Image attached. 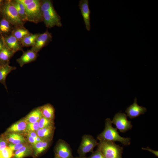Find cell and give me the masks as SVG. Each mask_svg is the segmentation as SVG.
Returning a JSON list of instances; mask_svg holds the SVG:
<instances>
[{
  "mask_svg": "<svg viewBox=\"0 0 158 158\" xmlns=\"http://www.w3.org/2000/svg\"><path fill=\"white\" fill-rule=\"evenodd\" d=\"M40 6L43 21L47 27L51 28L55 26H62L61 18L55 10L52 1L40 0Z\"/></svg>",
  "mask_w": 158,
  "mask_h": 158,
  "instance_id": "cell-1",
  "label": "cell"
},
{
  "mask_svg": "<svg viewBox=\"0 0 158 158\" xmlns=\"http://www.w3.org/2000/svg\"><path fill=\"white\" fill-rule=\"evenodd\" d=\"M105 128L103 131L97 136L99 140H104L112 142L118 141L124 145H128L130 143V138H125L121 136L117 129L112 126L111 120L107 118L105 120Z\"/></svg>",
  "mask_w": 158,
  "mask_h": 158,
  "instance_id": "cell-2",
  "label": "cell"
},
{
  "mask_svg": "<svg viewBox=\"0 0 158 158\" xmlns=\"http://www.w3.org/2000/svg\"><path fill=\"white\" fill-rule=\"evenodd\" d=\"M97 148L100 150L105 158H122L123 148L114 142L104 140H99Z\"/></svg>",
  "mask_w": 158,
  "mask_h": 158,
  "instance_id": "cell-3",
  "label": "cell"
},
{
  "mask_svg": "<svg viewBox=\"0 0 158 158\" xmlns=\"http://www.w3.org/2000/svg\"><path fill=\"white\" fill-rule=\"evenodd\" d=\"M1 16L8 19L14 28L24 26L25 23L19 16L16 8L11 3V0L4 1Z\"/></svg>",
  "mask_w": 158,
  "mask_h": 158,
  "instance_id": "cell-4",
  "label": "cell"
},
{
  "mask_svg": "<svg viewBox=\"0 0 158 158\" xmlns=\"http://www.w3.org/2000/svg\"><path fill=\"white\" fill-rule=\"evenodd\" d=\"M25 7L28 21L35 23L43 21L40 0H36Z\"/></svg>",
  "mask_w": 158,
  "mask_h": 158,
  "instance_id": "cell-5",
  "label": "cell"
},
{
  "mask_svg": "<svg viewBox=\"0 0 158 158\" xmlns=\"http://www.w3.org/2000/svg\"><path fill=\"white\" fill-rule=\"evenodd\" d=\"M97 140L92 135H85L82 138L78 150L79 157H85L86 154L93 152L94 148L97 146Z\"/></svg>",
  "mask_w": 158,
  "mask_h": 158,
  "instance_id": "cell-6",
  "label": "cell"
},
{
  "mask_svg": "<svg viewBox=\"0 0 158 158\" xmlns=\"http://www.w3.org/2000/svg\"><path fill=\"white\" fill-rule=\"evenodd\" d=\"M127 117L124 113L118 112L115 115L111 122L120 132L125 133L133 127L131 121L128 120Z\"/></svg>",
  "mask_w": 158,
  "mask_h": 158,
  "instance_id": "cell-7",
  "label": "cell"
},
{
  "mask_svg": "<svg viewBox=\"0 0 158 158\" xmlns=\"http://www.w3.org/2000/svg\"><path fill=\"white\" fill-rule=\"evenodd\" d=\"M52 40L51 34L48 30L43 33H39L34 45L30 49L37 53L43 47L47 46Z\"/></svg>",
  "mask_w": 158,
  "mask_h": 158,
  "instance_id": "cell-8",
  "label": "cell"
},
{
  "mask_svg": "<svg viewBox=\"0 0 158 158\" xmlns=\"http://www.w3.org/2000/svg\"><path fill=\"white\" fill-rule=\"evenodd\" d=\"M56 156L60 158H74L69 145L63 140H59L55 149Z\"/></svg>",
  "mask_w": 158,
  "mask_h": 158,
  "instance_id": "cell-9",
  "label": "cell"
},
{
  "mask_svg": "<svg viewBox=\"0 0 158 158\" xmlns=\"http://www.w3.org/2000/svg\"><path fill=\"white\" fill-rule=\"evenodd\" d=\"M147 111L145 107L138 104L137 98L135 97L133 104L127 108L125 112L127 116L132 119L136 118L141 115L144 114Z\"/></svg>",
  "mask_w": 158,
  "mask_h": 158,
  "instance_id": "cell-10",
  "label": "cell"
},
{
  "mask_svg": "<svg viewBox=\"0 0 158 158\" xmlns=\"http://www.w3.org/2000/svg\"><path fill=\"white\" fill-rule=\"evenodd\" d=\"M79 7L83 17L86 28L87 30L90 31L91 28L90 23L91 11L89 8L88 0H80L79 2Z\"/></svg>",
  "mask_w": 158,
  "mask_h": 158,
  "instance_id": "cell-11",
  "label": "cell"
},
{
  "mask_svg": "<svg viewBox=\"0 0 158 158\" xmlns=\"http://www.w3.org/2000/svg\"><path fill=\"white\" fill-rule=\"evenodd\" d=\"M37 53L32 50H28L26 51H23L22 56L16 59L17 62L21 67L24 65L36 60L38 56Z\"/></svg>",
  "mask_w": 158,
  "mask_h": 158,
  "instance_id": "cell-12",
  "label": "cell"
},
{
  "mask_svg": "<svg viewBox=\"0 0 158 158\" xmlns=\"http://www.w3.org/2000/svg\"><path fill=\"white\" fill-rule=\"evenodd\" d=\"M3 37L8 47L15 53L18 51H23L20 42L11 34Z\"/></svg>",
  "mask_w": 158,
  "mask_h": 158,
  "instance_id": "cell-13",
  "label": "cell"
},
{
  "mask_svg": "<svg viewBox=\"0 0 158 158\" xmlns=\"http://www.w3.org/2000/svg\"><path fill=\"white\" fill-rule=\"evenodd\" d=\"M14 28L13 25L3 16L0 17V35L2 37L9 35Z\"/></svg>",
  "mask_w": 158,
  "mask_h": 158,
  "instance_id": "cell-14",
  "label": "cell"
},
{
  "mask_svg": "<svg viewBox=\"0 0 158 158\" xmlns=\"http://www.w3.org/2000/svg\"><path fill=\"white\" fill-rule=\"evenodd\" d=\"M15 53L5 43L3 49L0 51V65H9L10 60Z\"/></svg>",
  "mask_w": 158,
  "mask_h": 158,
  "instance_id": "cell-15",
  "label": "cell"
},
{
  "mask_svg": "<svg viewBox=\"0 0 158 158\" xmlns=\"http://www.w3.org/2000/svg\"><path fill=\"white\" fill-rule=\"evenodd\" d=\"M16 67L10 66L9 65H0V83L5 86L6 90V78L11 71L16 70Z\"/></svg>",
  "mask_w": 158,
  "mask_h": 158,
  "instance_id": "cell-16",
  "label": "cell"
},
{
  "mask_svg": "<svg viewBox=\"0 0 158 158\" xmlns=\"http://www.w3.org/2000/svg\"><path fill=\"white\" fill-rule=\"evenodd\" d=\"M54 128V126L39 128L36 133L37 136L43 140L51 141Z\"/></svg>",
  "mask_w": 158,
  "mask_h": 158,
  "instance_id": "cell-17",
  "label": "cell"
},
{
  "mask_svg": "<svg viewBox=\"0 0 158 158\" xmlns=\"http://www.w3.org/2000/svg\"><path fill=\"white\" fill-rule=\"evenodd\" d=\"M42 117L40 107L32 111L24 118L27 123H34L38 121Z\"/></svg>",
  "mask_w": 158,
  "mask_h": 158,
  "instance_id": "cell-18",
  "label": "cell"
},
{
  "mask_svg": "<svg viewBox=\"0 0 158 158\" xmlns=\"http://www.w3.org/2000/svg\"><path fill=\"white\" fill-rule=\"evenodd\" d=\"M42 116L48 119L53 120L55 114V110L53 107L48 104L40 107Z\"/></svg>",
  "mask_w": 158,
  "mask_h": 158,
  "instance_id": "cell-19",
  "label": "cell"
},
{
  "mask_svg": "<svg viewBox=\"0 0 158 158\" xmlns=\"http://www.w3.org/2000/svg\"><path fill=\"white\" fill-rule=\"evenodd\" d=\"M31 34L28 30L24 26L14 28L11 34L18 41H20L25 37Z\"/></svg>",
  "mask_w": 158,
  "mask_h": 158,
  "instance_id": "cell-20",
  "label": "cell"
},
{
  "mask_svg": "<svg viewBox=\"0 0 158 158\" xmlns=\"http://www.w3.org/2000/svg\"><path fill=\"white\" fill-rule=\"evenodd\" d=\"M27 123L25 118L22 119L12 125L8 129L7 132L14 133L25 130Z\"/></svg>",
  "mask_w": 158,
  "mask_h": 158,
  "instance_id": "cell-21",
  "label": "cell"
},
{
  "mask_svg": "<svg viewBox=\"0 0 158 158\" xmlns=\"http://www.w3.org/2000/svg\"><path fill=\"white\" fill-rule=\"evenodd\" d=\"M11 1L16 8L19 16L23 21L25 23L28 21L25 6L16 0H11Z\"/></svg>",
  "mask_w": 158,
  "mask_h": 158,
  "instance_id": "cell-22",
  "label": "cell"
},
{
  "mask_svg": "<svg viewBox=\"0 0 158 158\" xmlns=\"http://www.w3.org/2000/svg\"><path fill=\"white\" fill-rule=\"evenodd\" d=\"M32 152L31 146L26 143L16 150L13 155V158H23L30 154Z\"/></svg>",
  "mask_w": 158,
  "mask_h": 158,
  "instance_id": "cell-23",
  "label": "cell"
},
{
  "mask_svg": "<svg viewBox=\"0 0 158 158\" xmlns=\"http://www.w3.org/2000/svg\"><path fill=\"white\" fill-rule=\"evenodd\" d=\"M39 34L31 33L24 37L20 41L22 47H32L35 43L36 40Z\"/></svg>",
  "mask_w": 158,
  "mask_h": 158,
  "instance_id": "cell-24",
  "label": "cell"
},
{
  "mask_svg": "<svg viewBox=\"0 0 158 158\" xmlns=\"http://www.w3.org/2000/svg\"><path fill=\"white\" fill-rule=\"evenodd\" d=\"M50 141L43 140L37 142L33 146L35 150V154L37 156L44 152L48 147Z\"/></svg>",
  "mask_w": 158,
  "mask_h": 158,
  "instance_id": "cell-25",
  "label": "cell"
},
{
  "mask_svg": "<svg viewBox=\"0 0 158 158\" xmlns=\"http://www.w3.org/2000/svg\"><path fill=\"white\" fill-rule=\"evenodd\" d=\"M7 140L13 144L26 143L24 137L21 134L17 133H12L8 135Z\"/></svg>",
  "mask_w": 158,
  "mask_h": 158,
  "instance_id": "cell-26",
  "label": "cell"
},
{
  "mask_svg": "<svg viewBox=\"0 0 158 158\" xmlns=\"http://www.w3.org/2000/svg\"><path fill=\"white\" fill-rule=\"evenodd\" d=\"M38 126L39 128L54 126L53 121L43 116L38 121Z\"/></svg>",
  "mask_w": 158,
  "mask_h": 158,
  "instance_id": "cell-27",
  "label": "cell"
},
{
  "mask_svg": "<svg viewBox=\"0 0 158 158\" xmlns=\"http://www.w3.org/2000/svg\"><path fill=\"white\" fill-rule=\"evenodd\" d=\"M13 155V151L8 147L0 151V158H11Z\"/></svg>",
  "mask_w": 158,
  "mask_h": 158,
  "instance_id": "cell-28",
  "label": "cell"
},
{
  "mask_svg": "<svg viewBox=\"0 0 158 158\" xmlns=\"http://www.w3.org/2000/svg\"><path fill=\"white\" fill-rule=\"evenodd\" d=\"M39 129L37 121L34 123H28L26 130L27 131H37Z\"/></svg>",
  "mask_w": 158,
  "mask_h": 158,
  "instance_id": "cell-29",
  "label": "cell"
},
{
  "mask_svg": "<svg viewBox=\"0 0 158 158\" xmlns=\"http://www.w3.org/2000/svg\"><path fill=\"white\" fill-rule=\"evenodd\" d=\"M86 158H105L100 150L98 148L93 152L91 155Z\"/></svg>",
  "mask_w": 158,
  "mask_h": 158,
  "instance_id": "cell-30",
  "label": "cell"
},
{
  "mask_svg": "<svg viewBox=\"0 0 158 158\" xmlns=\"http://www.w3.org/2000/svg\"><path fill=\"white\" fill-rule=\"evenodd\" d=\"M26 144V143H21L16 144L10 143L8 147L13 151L15 150L16 151L24 146Z\"/></svg>",
  "mask_w": 158,
  "mask_h": 158,
  "instance_id": "cell-31",
  "label": "cell"
},
{
  "mask_svg": "<svg viewBox=\"0 0 158 158\" xmlns=\"http://www.w3.org/2000/svg\"><path fill=\"white\" fill-rule=\"evenodd\" d=\"M17 1L26 6L34 2L36 0H16Z\"/></svg>",
  "mask_w": 158,
  "mask_h": 158,
  "instance_id": "cell-32",
  "label": "cell"
},
{
  "mask_svg": "<svg viewBox=\"0 0 158 158\" xmlns=\"http://www.w3.org/2000/svg\"><path fill=\"white\" fill-rule=\"evenodd\" d=\"M6 146V140L2 139H0V151L5 149Z\"/></svg>",
  "mask_w": 158,
  "mask_h": 158,
  "instance_id": "cell-33",
  "label": "cell"
},
{
  "mask_svg": "<svg viewBox=\"0 0 158 158\" xmlns=\"http://www.w3.org/2000/svg\"><path fill=\"white\" fill-rule=\"evenodd\" d=\"M27 138L29 142L33 146L37 142L36 141L35 139L31 137L29 135L27 134Z\"/></svg>",
  "mask_w": 158,
  "mask_h": 158,
  "instance_id": "cell-34",
  "label": "cell"
},
{
  "mask_svg": "<svg viewBox=\"0 0 158 158\" xmlns=\"http://www.w3.org/2000/svg\"><path fill=\"white\" fill-rule=\"evenodd\" d=\"M142 149L143 150H147L149 152H151L153 154L157 157H158V151H157L152 150L148 147H147L146 148H145L142 147Z\"/></svg>",
  "mask_w": 158,
  "mask_h": 158,
  "instance_id": "cell-35",
  "label": "cell"
},
{
  "mask_svg": "<svg viewBox=\"0 0 158 158\" xmlns=\"http://www.w3.org/2000/svg\"><path fill=\"white\" fill-rule=\"evenodd\" d=\"M5 43L3 37L1 36L0 37V51L3 49Z\"/></svg>",
  "mask_w": 158,
  "mask_h": 158,
  "instance_id": "cell-36",
  "label": "cell"
},
{
  "mask_svg": "<svg viewBox=\"0 0 158 158\" xmlns=\"http://www.w3.org/2000/svg\"><path fill=\"white\" fill-rule=\"evenodd\" d=\"M27 131V134L29 135H30L35 138L36 137L38 136L36 133L35 132V131Z\"/></svg>",
  "mask_w": 158,
  "mask_h": 158,
  "instance_id": "cell-37",
  "label": "cell"
},
{
  "mask_svg": "<svg viewBox=\"0 0 158 158\" xmlns=\"http://www.w3.org/2000/svg\"><path fill=\"white\" fill-rule=\"evenodd\" d=\"M4 1V0H0V17L2 16V10Z\"/></svg>",
  "mask_w": 158,
  "mask_h": 158,
  "instance_id": "cell-38",
  "label": "cell"
},
{
  "mask_svg": "<svg viewBox=\"0 0 158 158\" xmlns=\"http://www.w3.org/2000/svg\"><path fill=\"white\" fill-rule=\"evenodd\" d=\"M35 140L37 142H38L40 141L43 140L40 137H39L38 136H37V137H36L35 138Z\"/></svg>",
  "mask_w": 158,
  "mask_h": 158,
  "instance_id": "cell-39",
  "label": "cell"
},
{
  "mask_svg": "<svg viewBox=\"0 0 158 158\" xmlns=\"http://www.w3.org/2000/svg\"><path fill=\"white\" fill-rule=\"evenodd\" d=\"M75 158H86V157H76Z\"/></svg>",
  "mask_w": 158,
  "mask_h": 158,
  "instance_id": "cell-40",
  "label": "cell"
},
{
  "mask_svg": "<svg viewBox=\"0 0 158 158\" xmlns=\"http://www.w3.org/2000/svg\"><path fill=\"white\" fill-rule=\"evenodd\" d=\"M55 158H59V157H57L56 156Z\"/></svg>",
  "mask_w": 158,
  "mask_h": 158,
  "instance_id": "cell-41",
  "label": "cell"
},
{
  "mask_svg": "<svg viewBox=\"0 0 158 158\" xmlns=\"http://www.w3.org/2000/svg\"><path fill=\"white\" fill-rule=\"evenodd\" d=\"M1 37V36L0 35V37Z\"/></svg>",
  "mask_w": 158,
  "mask_h": 158,
  "instance_id": "cell-42",
  "label": "cell"
}]
</instances>
